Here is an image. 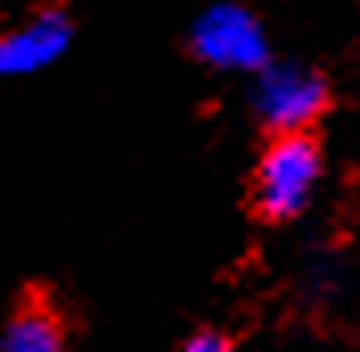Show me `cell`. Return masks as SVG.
Segmentation results:
<instances>
[{"label": "cell", "instance_id": "obj_1", "mask_svg": "<svg viewBox=\"0 0 360 352\" xmlns=\"http://www.w3.org/2000/svg\"><path fill=\"white\" fill-rule=\"evenodd\" d=\"M323 176L328 156L311 132L270 135L250 172V205L270 225H291L311 213Z\"/></svg>", "mask_w": 360, "mask_h": 352}, {"label": "cell", "instance_id": "obj_2", "mask_svg": "<svg viewBox=\"0 0 360 352\" xmlns=\"http://www.w3.org/2000/svg\"><path fill=\"white\" fill-rule=\"evenodd\" d=\"M332 107V87L315 66L274 62L250 74V111L266 135L315 132V123Z\"/></svg>", "mask_w": 360, "mask_h": 352}, {"label": "cell", "instance_id": "obj_3", "mask_svg": "<svg viewBox=\"0 0 360 352\" xmlns=\"http://www.w3.org/2000/svg\"><path fill=\"white\" fill-rule=\"evenodd\" d=\"M188 49L217 74H258L270 62V33L262 17L238 0H213L188 29Z\"/></svg>", "mask_w": 360, "mask_h": 352}, {"label": "cell", "instance_id": "obj_4", "mask_svg": "<svg viewBox=\"0 0 360 352\" xmlns=\"http://www.w3.org/2000/svg\"><path fill=\"white\" fill-rule=\"evenodd\" d=\"M74 45V25L62 8H45L0 29V78H33L58 66Z\"/></svg>", "mask_w": 360, "mask_h": 352}, {"label": "cell", "instance_id": "obj_5", "mask_svg": "<svg viewBox=\"0 0 360 352\" xmlns=\"http://www.w3.org/2000/svg\"><path fill=\"white\" fill-rule=\"evenodd\" d=\"M0 352H70L62 311L45 299H21L0 324Z\"/></svg>", "mask_w": 360, "mask_h": 352}, {"label": "cell", "instance_id": "obj_6", "mask_svg": "<svg viewBox=\"0 0 360 352\" xmlns=\"http://www.w3.org/2000/svg\"><path fill=\"white\" fill-rule=\"evenodd\" d=\"M344 291V266L328 254H311L307 263L299 266V299L311 308H328L336 303Z\"/></svg>", "mask_w": 360, "mask_h": 352}, {"label": "cell", "instance_id": "obj_7", "mask_svg": "<svg viewBox=\"0 0 360 352\" xmlns=\"http://www.w3.org/2000/svg\"><path fill=\"white\" fill-rule=\"evenodd\" d=\"M176 352H238V344L225 328H197L180 340Z\"/></svg>", "mask_w": 360, "mask_h": 352}]
</instances>
